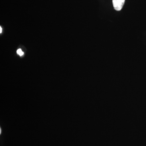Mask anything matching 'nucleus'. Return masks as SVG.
Returning a JSON list of instances; mask_svg holds the SVG:
<instances>
[{"label": "nucleus", "mask_w": 146, "mask_h": 146, "mask_svg": "<svg viewBox=\"0 0 146 146\" xmlns=\"http://www.w3.org/2000/svg\"><path fill=\"white\" fill-rule=\"evenodd\" d=\"M125 0H112L114 9L119 11L122 9L125 3Z\"/></svg>", "instance_id": "nucleus-1"}, {"label": "nucleus", "mask_w": 146, "mask_h": 146, "mask_svg": "<svg viewBox=\"0 0 146 146\" xmlns=\"http://www.w3.org/2000/svg\"><path fill=\"white\" fill-rule=\"evenodd\" d=\"M17 53L19 55H20V56H22L24 54L23 52L22 51V50H21V49H19L17 50Z\"/></svg>", "instance_id": "nucleus-2"}, {"label": "nucleus", "mask_w": 146, "mask_h": 146, "mask_svg": "<svg viewBox=\"0 0 146 146\" xmlns=\"http://www.w3.org/2000/svg\"><path fill=\"white\" fill-rule=\"evenodd\" d=\"M0 30H1V31H0V33H2V28L1 27H0Z\"/></svg>", "instance_id": "nucleus-3"}]
</instances>
